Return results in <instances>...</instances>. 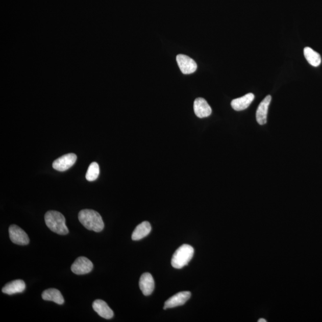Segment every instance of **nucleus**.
<instances>
[{"mask_svg": "<svg viewBox=\"0 0 322 322\" xmlns=\"http://www.w3.org/2000/svg\"><path fill=\"white\" fill-rule=\"evenodd\" d=\"M100 168L97 162H93L90 165L87 169L86 178L89 182H93L98 178Z\"/></svg>", "mask_w": 322, "mask_h": 322, "instance_id": "nucleus-18", "label": "nucleus"}, {"mask_svg": "<svg viewBox=\"0 0 322 322\" xmlns=\"http://www.w3.org/2000/svg\"><path fill=\"white\" fill-rule=\"evenodd\" d=\"M81 224L89 231L101 232L104 229L105 225L100 214L93 210H81L79 214Z\"/></svg>", "mask_w": 322, "mask_h": 322, "instance_id": "nucleus-1", "label": "nucleus"}, {"mask_svg": "<svg viewBox=\"0 0 322 322\" xmlns=\"http://www.w3.org/2000/svg\"><path fill=\"white\" fill-rule=\"evenodd\" d=\"M44 219L46 225L53 232L61 235H67L69 233L65 218L61 212L49 211L46 212Z\"/></svg>", "mask_w": 322, "mask_h": 322, "instance_id": "nucleus-2", "label": "nucleus"}, {"mask_svg": "<svg viewBox=\"0 0 322 322\" xmlns=\"http://www.w3.org/2000/svg\"><path fill=\"white\" fill-rule=\"evenodd\" d=\"M271 101V95L265 97L260 103L256 112L257 121L260 125H264L267 122V117L268 107Z\"/></svg>", "mask_w": 322, "mask_h": 322, "instance_id": "nucleus-10", "label": "nucleus"}, {"mask_svg": "<svg viewBox=\"0 0 322 322\" xmlns=\"http://www.w3.org/2000/svg\"><path fill=\"white\" fill-rule=\"evenodd\" d=\"M93 268V264L92 262L85 257L78 258L71 266L73 273L79 275L89 274Z\"/></svg>", "mask_w": 322, "mask_h": 322, "instance_id": "nucleus-6", "label": "nucleus"}, {"mask_svg": "<svg viewBox=\"0 0 322 322\" xmlns=\"http://www.w3.org/2000/svg\"><path fill=\"white\" fill-rule=\"evenodd\" d=\"M304 55L308 62L314 67L320 65L321 59L320 55L310 47H307L304 49Z\"/></svg>", "mask_w": 322, "mask_h": 322, "instance_id": "nucleus-17", "label": "nucleus"}, {"mask_svg": "<svg viewBox=\"0 0 322 322\" xmlns=\"http://www.w3.org/2000/svg\"><path fill=\"white\" fill-rule=\"evenodd\" d=\"M151 225L148 221H143L138 225L132 234L133 240H139L145 238L151 232Z\"/></svg>", "mask_w": 322, "mask_h": 322, "instance_id": "nucleus-16", "label": "nucleus"}, {"mask_svg": "<svg viewBox=\"0 0 322 322\" xmlns=\"http://www.w3.org/2000/svg\"><path fill=\"white\" fill-rule=\"evenodd\" d=\"M254 97L253 93H249L241 97L235 98L231 102L232 107L236 111L245 110L249 107L254 101Z\"/></svg>", "mask_w": 322, "mask_h": 322, "instance_id": "nucleus-13", "label": "nucleus"}, {"mask_svg": "<svg viewBox=\"0 0 322 322\" xmlns=\"http://www.w3.org/2000/svg\"><path fill=\"white\" fill-rule=\"evenodd\" d=\"M139 286L141 291L145 296H148L153 292L155 288V282L151 274L145 273L141 276Z\"/></svg>", "mask_w": 322, "mask_h": 322, "instance_id": "nucleus-12", "label": "nucleus"}, {"mask_svg": "<svg viewBox=\"0 0 322 322\" xmlns=\"http://www.w3.org/2000/svg\"><path fill=\"white\" fill-rule=\"evenodd\" d=\"M42 298L45 301H51L56 304L62 305L65 300L61 292L55 288L48 289L42 293Z\"/></svg>", "mask_w": 322, "mask_h": 322, "instance_id": "nucleus-15", "label": "nucleus"}, {"mask_svg": "<svg viewBox=\"0 0 322 322\" xmlns=\"http://www.w3.org/2000/svg\"><path fill=\"white\" fill-rule=\"evenodd\" d=\"M10 239L14 243L19 245H26L30 243V238L27 233L15 225L10 226L9 229Z\"/></svg>", "mask_w": 322, "mask_h": 322, "instance_id": "nucleus-4", "label": "nucleus"}, {"mask_svg": "<svg viewBox=\"0 0 322 322\" xmlns=\"http://www.w3.org/2000/svg\"><path fill=\"white\" fill-rule=\"evenodd\" d=\"M193 108L194 113L198 118L208 117L212 113V109L206 100L203 98H197L194 102Z\"/></svg>", "mask_w": 322, "mask_h": 322, "instance_id": "nucleus-9", "label": "nucleus"}, {"mask_svg": "<svg viewBox=\"0 0 322 322\" xmlns=\"http://www.w3.org/2000/svg\"><path fill=\"white\" fill-rule=\"evenodd\" d=\"M258 322H266L267 320L264 319V318H260V319L258 321Z\"/></svg>", "mask_w": 322, "mask_h": 322, "instance_id": "nucleus-19", "label": "nucleus"}, {"mask_svg": "<svg viewBox=\"0 0 322 322\" xmlns=\"http://www.w3.org/2000/svg\"><path fill=\"white\" fill-rule=\"evenodd\" d=\"M77 159L75 154H68L62 156L53 162V168L58 171H65L75 164Z\"/></svg>", "mask_w": 322, "mask_h": 322, "instance_id": "nucleus-5", "label": "nucleus"}, {"mask_svg": "<svg viewBox=\"0 0 322 322\" xmlns=\"http://www.w3.org/2000/svg\"><path fill=\"white\" fill-rule=\"evenodd\" d=\"M26 288V283L22 280H15L8 283L2 289V292L8 295L23 292Z\"/></svg>", "mask_w": 322, "mask_h": 322, "instance_id": "nucleus-14", "label": "nucleus"}, {"mask_svg": "<svg viewBox=\"0 0 322 322\" xmlns=\"http://www.w3.org/2000/svg\"><path fill=\"white\" fill-rule=\"evenodd\" d=\"M94 310L99 316L106 319H111L114 317V312L107 303L102 300H95L93 303Z\"/></svg>", "mask_w": 322, "mask_h": 322, "instance_id": "nucleus-11", "label": "nucleus"}, {"mask_svg": "<svg viewBox=\"0 0 322 322\" xmlns=\"http://www.w3.org/2000/svg\"><path fill=\"white\" fill-rule=\"evenodd\" d=\"M177 62L184 74H190L196 71L197 64L193 59L186 55H179L177 56Z\"/></svg>", "mask_w": 322, "mask_h": 322, "instance_id": "nucleus-7", "label": "nucleus"}, {"mask_svg": "<svg viewBox=\"0 0 322 322\" xmlns=\"http://www.w3.org/2000/svg\"><path fill=\"white\" fill-rule=\"evenodd\" d=\"M193 255V247L187 244H184L173 255L171 259L172 266L178 269L186 266L192 260Z\"/></svg>", "mask_w": 322, "mask_h": 322, "instance_id": "nucleus-3", "label": "nucleus"}, {"mask_svg": "<svg viewBox=\"0 0 322 322\" xmlns=\"http://www.w3.org/2000/svg\"><path fill=\"white\" fill-rule=\"evenodd\" d=\"M190 296L191 293L189 291L179 292L166 301L164 309H171V308L182 306L189 300Z\"/></svg>", "mask_w": 322, "mask_h": 322, "instance_id": "nucleus-8", "label": "nucleus"}]
</instances>
